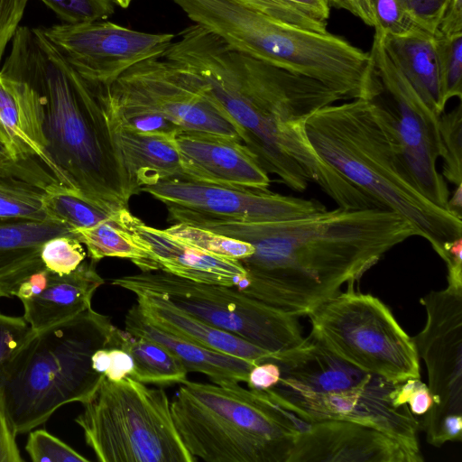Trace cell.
<instances>
[{
  "label": "cell",
  "mask_w": 462,
  "mask_h": 462,
  "mask_svg": "<svg viewBox=\"0 0 462 462\" xmlns=\"http://www.w3.org/2000/svg\"><path fill=\"white\" fill-rule=\"evenodd\" d=\"M162 57L198 77L207 97L268 174L299 192L315 183L337 207H379L319 158L307 137L308 118L344 99L339 94L239 51L196 23L182 29Z\"/></svg>",
  "instance_id": "6da1fadb"
},
{
  "label": "cell",
  "mask_w": 462,
  "mask_h": 462,
  "mask_svg": "<svg viewBox=\"0 0 462 462\" xmlns=\"http://www.w3.org/2000/svg\"><path fill=\"white\" fill-rule=\"evenodd\" d=\"M195 226L251 244L241 263L243 293L298 317L308 316L356 282L390 250L412 236L414 226L382 208H337L288 220H205Z\"/></svg>",
  "instance_id": "7a4b0ae2"
},
{
  "label": "cell",
  "mask_w": 462,
  "mask_h": 462,
  "mask_svg": "<svg viewBox=\"0 0 462 462\" xmlns=\"http://www.w3.org/2000/svg\"><path fill=\"white\" fill-rule=\"evenodd\" d=\"M0 71L39 92L47 151L65 186L110 215L129 209L132 187L113 127L109 85L84 79L41 28L18 27Z\"/></svg>",
  "instance_id": "3957f363"
},
{
  "label": "cell",
  "mask_w": 462,
  "mask_h": 462,
  "mask_svg": "<svg viewBox=\"0 0 462 462\" xmlns=\"http://www.w3.org/2000/svg\"><path fill=\"white\" fill-rule=\"evenodd\" d=\"M316 153L381 208L406 218L446 263L462 237V219L427 199L402 157L393 116L378 98L351 99L315 111L305 125Z\"/></svg>",
  "instance_id": "277c9868"
},
{
  "label": "cell",
  "mask_w": 462,
  "mask_h": 462,
  "mask_svg": "<svg viewBox=\"0 0 462 462\" xmlns=\"http://www.w3.org/2000/svg\"><path fill=\"white\" fill-rule=\"evenodd\" d=\"M115 328L91 308L33 330L0 364V401L15 435L45 423L63 405L89 399L104 378L91 356L109 346Z\"/></svg>",
  "instance_id": "5b68a950"
},
{
  "label": "cell",
  "mask_w": 462,
  "mask_h": 462,
  "mask_svg": "<svg viewBox=\"0 0 462 462\" xmlns=\"http://www.w3.org/2000/svg\"><path fill=\"white\" fill-rule=\"evenodd\" d=\"M172 1L231 47L316 79L344 99L370 100L379 94L369 51L339 36L279 22L238 0Z\"/></svg>",
  "instance_id": "8992f818"
},
{
  "label": "cell",
  "mask_w": 462,
  "mask_h": 462,
  "mask_svg": "<svg viewBox=\"0 0 462 462\" xmlns=\"http://www.w3.org/2000/svg\"><path fill=\"white\" fill-rule=\"evenodd\" d=\"M171 411L185 448L207 462H288L307 423L236 382L186 380Z\"/></svg>",
  "instance_id": "52a82bcc"
},
{
  "label": "cell",
  "mask_w": 462,
  "mask_h": 462,
  "mask_svg": "<svg viewBox=\"0 0 462 462\" xmlns=\"http://www.w3.org/2000/svg\"><path fill=\"white\" fill-rule=\"evenodd\" d=\"M75 422L100 462H193L162 388L104 376Z\"/></svg>",
  "instance_id": "ba28073f"
},
{
  "label": "cell",
  "mask_w": 462,
  "mask_h": 462,
  "mask_svg": "<svg viewBox=\"0 0 462 462\" xmlns=\"http://www.w3.org/2000/svg\"><path fill=\"white\" fill-rule=\"evenodd\" d=\"M339 291L308 315L309 338L343 361L393 383L420 378L414 341L378 298Z\"/></svg>",
  "instance_id": "9c48e42d"
},
{
  "label": "cell",
  "mask_w": 462,
  "mask_h": 462,
  "mask_svg": "<svg viewBox=\"0 0 462 462\" xmlns=\"http://www.w3.org/2000/svg\"><path fill=\"white\" fill-rule=\"evenodd\" d=\"M111 284L137 295L170 302L215 327L236 335L277 356L304 346L296 315L252 298L236 287L196 282L162 270L141 272L111 280Z\"/></svg>",
  "instance_id": "30bf717a"
},
{
  "label": "cell",
  "mask_w": 462,
  "mask_h": 462,
  "mask_svg": "<svg viewBox=\"0 0 462 462\" xmlns=\"http://www.w3.org/2000/svg\"><path fill=\"white\" fill-rule=\"evenodd\" d=\"M420 301L426 323L412 339L433 400L420 425L428 443L440 448L462 440V289L431 291Z\"/></svg>",
  "instance_id": "8fae6325"
},
{
  "label": "cell",
  "mask_w": 462,
  "mask_h": 462,
  "mask_svg": "<svg viewBox=\"0 0 462 462\" xmlns=\"http://www.w3.org/2000/svg\"><path fill=\"white\" fill-rule=\"evenodd\" d=\"M109 92L115 106L155 113L181 131L240 140L235 126L207 97L198 77L163 57L131 67L109 85Z\"/></svg>",
  "instance_id": "7c38bea8"
},
{
  "label": "cell",
  "mask_w": 462,
  "mask_h": 462,
  "mask_svg": "<svg viewBox=\"0 0 462 462\" xmlns=\"http://www.w3.org/2000/svg\"><path fill=\"white\" fill-rule=\"evenodd\" d=\"M369 55L380 90L374 97L381 100L393 116L402 157L410 176L427 199L448 210V188L437 169L440 156L439 116L423 102L391 61L378 28H374Z\"/></svg>",
  "instance_id": "4fadbf2b"
},
{
  "label": "cell",
  "mask_w": 462,
  "mask_h": 462,
  "mask_svg": "<svg viewBox=\"0 0 462 462\" xmlns=\"http://www.w3.org/2000/svg\"><path fill=\"white\" fill-rule=\"evenodd\" d=\"M165 205L169 221L194 225L205 220L239 222L280 221L306 217L327 209L316 199L171 178L143 186Z\"/></svg>",
  "instance_id": "5bb4252c"
},
{
  "label": "cell",
  "mask_w": 462,
  "mask_h": 462,
  "mask_svg": "<svg viewBox=\"0 0 462 462\" xmlns=\"http://www.w3.org/2000/svg\"><path fill=\"white\" fill-rule=\"evenodd\" d=\"M62 57L87 80L110 85L135 64L163 56L172 33H149L98 20L41 28Z\"/></svg>",
  "instance_id": "9a60e30c"
},
{
  "label": "cell",
  "mask_w": 462,
  "mask_h": 462,
  "mask_svg": "<svg viewBox=\"0 0 462 462\" xmlns=\"http://www.w3.org/2000/svg\"><path fill=\"white\" fill-rule=\"evenodd\" d=\"M398 383L377 377L367 385L347 391L316 394L266 395L304 422L349 420L376 428L410 448L420 450V421L408 405L395 406L393 393Z\"/></svg>",
  "instance_id": "2e32d148"
},
{
  "label": "cell",
  "mask_w": 462,
  "mask_h": 462,
  "mask_svg": "<svg viewBox=\"0 0 462 462\" xmlns=\"http://www.w3.org/2000/svg\"><path fill=\"white\" fill-rule=\"evenodd\" d=\"M415 450L382 430L349 420L306 423L288 462H422Z\"/></svg>",
  "instance_id": "e0dca14e"
},
{
  "label": "cell",
  "mask_w": 462,
  "mask_h": 462,
  "mask_svg": "<svg viewBox=\"0 0 462 462\" xmlns=\"http://www.w3.org/2000/svg\"><path fill=\"white\" fill-rule=\"evenodd\" d=\"M182 175L194 181L268 190L270 178L241 142L215 134L182 130L175 136Z\"/></svg>",
  "instance_id": "ac0fdd59"
},
{
  "label": "cell",
  "mask_w": 462,
  "mask_h": 462,
  "mask_svg": "<svg viewBox=\"0 0 462 462\" xmlns=\"http://www.w3.org/2000/svg\"><path fill=\"white\" fill-rule=\"evenodd\" d=\"M0 128L20 162L43 168L58 184L67 189L47 151L44 109L39 92L26 80L2 71Z\"/></svg>",
  "instance_id": "d6986e66"
},
{
  "label": "cell",
  "mask_w": 462,
  "mask_h": 462,
  "mask_svg": "<svg viewBox=\"0 0 462 462\" xmlns=\"http://www.w3.org/2000/svg\"><path fill=\"white\" fill-rule=\"evenodd\" d=\"M123 224L151 249L160 270L196 282L236 287L247 272L240 261L209 254L143 223L129 209L120 212Z\"/></svg>",
  "instance_id": "ffe728a7"
},
{
  "label": "cell",
  "mask_w": 462,
  "mask_h": 462,
  "mask_svg": "<svg viewBox=\"0 0 462 462\" xmlns=\"http://www.w3.org/2000/svg\"><path fill=\"white\" fill-rule=\"evenodd\" d=\"M96 262L84 260L69 274L51 271L39 289L22 300L23 318L36 331L71 319L91 309L96 291L105 282L97 272Z\"/></svg>",
  "instance_id": "44dd1931"
},
{
  "label": "cell",
  "mask_w": 462,
  "mask_h": 462,
  "mask_svg": "<svg viewBox=\"0 0 462 462\" xmlns=\"http://www.w3.org/2000/svg\"><path fill=\"white\" fill-rule=\"evenodd\" d=\"M136 304L150 323L192 343L256 364L277 361L274 354L189 314L158 297L137 295Z\"/></svg>",
  "instance_id": "7402d4cb"
},
{
  "label": "cell",
  "mask_w": 462,
  "mask_h": 462,
  "mask_svg": "<svg viewBox=\"0 0 462 462\" xmlns=\"http://www.w3.org/2000/svg\"><path fill=\"white\" fill-rule=\"evenodd\" d=\"M113 127L129 181L137 194L143 186L182 175L175 137L138 132L114 114Z\"/></svg>",
  "instance_id": "603a6c76"
},
{
  "label": "cell",
  "mask_w": 462,
  "mask_h": 462,
  "mask_svg": "<svg viewBox=\"0 0 462 462\" xmlns=\"http://www.w3.org/2000/svg\"><path fill=\"white\" fill-rule=\"evenodd\" d=\"M125 330L130 334L155 340L171 350L188 372L207 375L212 383L247 382L250 370L256 363L212 350L162 330L150 323L137 304L132 306L125 319Z\"/></svg>",
  "instance_id": "cb8c5ba5"
},
{
  "label": "cell",
  "mask_w": 462,
  "mask_h": 462,
  "mask_svg": "<svg viewBox=\"0 0 462 462\" xmlns=\"http://www.w3.org/2000/svg\"><path fill=\"white\" fill-rule=\"evenodd\" d=\"M382 42L393 65L423 102L440 116L447 103L442 93L434 35L418 27L403 35L382 32Z\"/></svg>",
  "instance_id": "d4e9b609"
},
{
  "label": "cell",
  "mask_w": 462,
  "mask_h": 462,
  "mask_svg": "<svg viewBox=\"0 0 462 462\" xmlns=\"http://www.w3.org/2000/svg\"><path fill=\"white\" fill-rule=\"evenodd\" d=\"M71 232L86 246L89 259L96 263L106 257H117L130 260L143 272L160 270L149 246L123 224L120 213Z\"/></svg>",
  "instance_id": "484cf974"
},
{
  "label": "cell",
  "mask_w": 462,
  "mask_h": 462,
  "mask_svg": "<svg viewBox=\"0 0 462 462\" xmlns=\"http://www.w3.org/2000/svg\"><path fill=\"white\" fill-rule=\"evenodd\" d=\"M116 346L132 357L129 377L145 384L170 385L187 380L188 370L181 361L161 343L118 329Z\"/></svg>",
  "instance_id": "4316f807"
},
{
  "label": "cell",
  "mask_w": 462,
  "mask_h": 462,
  "mask_svg": "<svg viewBox=\"0 0 462 462\" xmlns=\"http://www.w3.org/2000/svg\"><path fill=\"white\" fill-rule=\"evenodd\" d=\"M43 204L49 219L61 222L71 230L89 227L116 216L103 211L59 184L45 189Z\"/></svg>",
  "instance_id": "83f0119b"
},
{
  "label": "cell",
  "mask_w": 462,
  "mask_h": 462,
  "mask_svg": "<svg viewBox=\"0 0 462 462\" xmlns=\"http://www.w3.org/2000/svg\"><path fill=\"white\" fill-rule=\"evenodd\" d=\"M60 236H73L71 228L49 218H0V252L41 247L47 240Z\"/></svg>",
  "instance_id": "f1b7e54d"
},
{
  "label": "cell",
  "mask_w": 462,
  "mask_h": 462,
  "mask_svg": "<svg viewBox=\"0 0 462 462\" xmlns=\"http://www.w3.org/2000/svg\"><path fill=\"white\" fill-rule=\"evenodd\" d=\"M44 195L39 186L0 174V218L48 219Z\"/></svg>",
  "instance_id": "f546056e"
},
{
  "label": "cell",
  "mask_w": 462,
  "mask_h": 462,
  "mask_svg": "<svg viewBox=\"0 0 462 462\" xmlns=\"http://www.w3.org/2000/svg\"><path fill=\"white\" fill-rule=\"evenodd\" d=\"M165 230L187 244L228 259L241 261L254 252L247 242L185 223H174Z\"/></svg>",
  "instance_id": "4dcf8cb0"
},
{
  "label": "cell",
  "mask_w": 462,
  "mask_h": 462,
  "mask_svg": "<svg viewBox=\"0 0 462 462\" xmlns=\"http://www.w3.org/2000/svg\"><path fill=\"white\" fill-rule=\"evenodd\" d=\"M442 173L451 184H462V104L439 116Z\"/></svg>",
  "instance_id": "1f68e13d"
},
{
  "label": "cell",
  "mask_w": 462,
  "mask_h": 462,
  "mask_svg": "<svg viewBox=\"0 0 462 462\" xmlns=\"http://www.w3.org/2000/svg\"><path fill=\"white\" fill-rule=\"evenodd\" d=\"M442 93L447 103L462 99V32L450 36L434 34Z\"/></svg>",
  "instance_id": "d6a6232c"
},
{
  "label": "cell",
  "mask_w": 462,
  "mask_h": 462,
  "mask_svg": "<svg viewBox=\"0 0 462 462\" xmlns=\"http://www.w3.org/2000/svg\"><path fill=\"white\" fill-rule=\"evenodd\" d=\"M41 247L0 252V298L14 297L23 282L45 268Z\"/></svg>",
  "instance_id": "836d02e7"
},
{
  "label": "cell",
  "mask_w": 462,
  "mask_h": 462,
  "mask_svg": "<svg viewBox=\"0 0 462 462\" xmlns=\"http://www.w3.org/2000/svg\"><path fill=\"white\" fill-rule=\"evenodd\" d=\"M281 13L285 23L326 33L329 9L325 0H269Z\"/></svg>",
  "instance_id": "e575fe53"
},
{
  "label": "cell",
  "mask_w": 462,
  "mask_h": 462,
  "mask_svg": "<svg viewBox=\"0 0 462 462\" xmlns=\"http://www.w3.org/2000/svg\"><path fill=\"white\" fill-rule=\"evenodd\" d=\"M41 258L46 269L64 275L78 268L86 259V252L74 236H60L42 244Z\"/></svg>",
  "instance_id": "d590c367"
},
{
  "label": "cell",
  "mask_w": 462,
  "mask_h": 462,
  "mask_svg": "<svg viewBox=\"0 0 462 462\" xmlns=\"http://www.w3.org/2000/svg\"><path fill=\"white\" fill-rule=\"evenodd\" d=\"M25 450L33 462H88L89 459L43 429L31 430Z\"/></svg>",
  "instance_id": "8d00e7d4"
},
{
  "label": "cell",
  "mask_w": 462,
  "mask_h": 462,
  "mask_svg": "<svg viewBox=\"0 0 462 462\" xmlns=\"http://www.w3.org/2000/svg\"><path fill=\"white\" fill-rule=\"evenodd\" d=\"M65 23L106 20L115 13L113 0H41Z\"/></svg>",
  "instance_id": "74e56055"
},
{
  "label": "cell",
  "mask_w": 462,
  "mask_h": 462,
  "mask_svg": "<svg viewBox=\"0 0 462 462\" xmlns=\"http://www.w3.org/2000/svg\"><path fill=\"white\" fill-rule=\"evenodd\" d=\"M374 27L384 34L403 35L418 28L400 0H373Z\"/></svg>",
  "instance_id": "f35d334b"
},
{
  "label": "cell",
  "mask_w": 462,
  "mask_h": 462,
  "mask_svg": "<svg viewBox=\"0 0 462 462\" xmlns=\"http://www.w3.org/2000/svg\"><path fill=\"white\" fill-rule=\"evenodd\" d=\"M395 406L408 405L413 415H424L431 407L433 400L428 385L420 378H410L397 384L393 393Z\"/></svg>",
  "instance_id": "ab89813d"
},
{
  "label": "cell",
  "mask_w": 462,
  "mask_h": 462,
  "mask_svg": "<svg viewBox=\"0 0 462 462\" xmlns=\"http://www.w3.org/2000/svg\"><path fill=\"white\" fill-rule=\"evenodd\" d=\"M23 317L0 313V364L32 333Z\"/></svg>",
  "instance_id": "60d3db41"
},
{
  "label": "cell",
  "mask_w": 462,
  "mask_h": 462,
  "mask_svg": "<svg viewBox=\"0 0 462 462\" xmlns=\"http://www.w3.org/2000/svg\"><path fill=\"white\" fill-rule=\"evenodd\" d=\"M420 28L435 34L448 0H400Z\"/></svg>",
  "instance_id": "b9f144b4"
},
{
  "label": "cell",
  "mask_w": 462,
  "mask_h": 462,
  "mask_svg": "<svg viewBox=\"0 0 462 462\" xmlns=\"http://www.w3.org/2000/svg\"><path fill=\"white\" fill-rule=\"evenodd\" d=\"M29 0H0V62L13 39Z\"/></svg>",
  "instance_id": "7bdbcfd3"
},
{
  "label": "cell",
  "mask_w": 462,
  "mask_h": 462,
  "mask_svg": "<svg viewBox=\"0 0 462 462\" xmlns=\"http://www.w3.org/2000/svg\"><path fill=\"white\" fill-rule=\"evenodd\" d=\"M281 374V367L277 363L266 361L250 370L246 383L250 389L265 391L278 383Z\"/></svg>",
  "instance_id": "ee69618b"
},
{
  "label": "cell",
  "mask_w": 462,
  "mask_h": 462,
  "mask_svg": "<svg viewBox=\"0 0 462 462\" xmlns=\"http://www.w3.org/2000/svg\"><path fill=\"white\" fill-rule=\"evenodd\" d=\"M14 434L0 401V462H22Z\"/></svg>",
  "instance_id": "f6af8a7d"
},
{
  "label": "cell",
  "mask_w": 462,
  "mask_h": 462,
  "mask_svg": "<svg viewBox=\"0 0 462 462\" xmlns=\"http://www.w3.org/2000/svg\"><path fill=\"white\" fill-rule=\"evenodd\" d=\"M108 366L104 375L110 381H120L129 376L134 369L131 356L124 349L109 346Z\"/></svg>",
  "instance_id": "bcb514c9"
},
{
  "label": "cell",
  "mask_w": 462,
  "mask_h": 462,
  "mask_svg": "<svg viewBox=\"0 0 462 462\" xmlns=\"http://www.w3.org/2000/svg\"><path fill=\"white\" fill-rule=\"evenodd\" d=\"M462 32V0H448L435 34L450 36Z\"/></svg>",
  "instance_id": "7dc6e473"
},
{
  "label": "cell",
  "mask_w": 462,
  "mask_h": 462,
  "mask_svg": "<svg viewBox=\"0 0 462 462\" xmlns=\"http://www.w3.org/2000/svg\"><path fill=\"white\" fill-rule=\"evenodd\" d=\"M329 7L344 9L361 19L365 24L374 27L373 0H325Z\"/></svg>",
  "instance_id": "c3c4849f"
},
{
  "label": "cell",
  "mask_w": 462,
  "mask_h": 462,
  "mask_svg": "<svg viewBox=\"0 0 462 462\" xmlns=\"http://www.w3.org/2000/svg\"><path fill=\"white\" fill-rule=\"evenodd\" d=\"M0 162L6 165H15V166H31V164L20 162L17 160L15 152L14 151L13 146L11 145L9 140L4 134L3 130L0 128Z\"/></svg>",
  "instance_id": "681fc988"
},
{
  "label": "cell",
  "mask_w": 462,
  "mask_h": 462,
  "mask_svg": "<svg viewBox=\"0 0 462 462\" xmlns=\"http://www.w3.org/2000/svg\"><path fill=\"white\" fill-rule=\"evenodd\" d=\"M244 5L274 19L284 23L279 10L269 0H238Z\"/></svg>",
  "instance_id": "f907efd6"
},
{
  "label": "cell",
  "mask_w": 462,
  "mask_h": 462,
  "mask_svg": "<svg viewBox=\"0 0 462 462\" xmlns=\"http://www.w3.org/2000/svg\"><path fill=\"white\" fill-rule=\"evenodd\" d=\"M0 174L13 176L30 183H33L35 180V174L29 166L6 165L0 162Z\"/></svg>",
  "instance_id": "816d5d0a"
},
{
  "label": "cell",
  "mask_w": 462,
  "mask_h": 462,
  "mask_svg": "<svg viewBox=\"0 0 462 462\" xmlns=\"http://www.w3.org/2000/svg\"><path fill=\"white\" fill-rule=\"evenodd\" d=\"M448 210L462 219V184L456 186L452 196H449Z\"/></svg>",
  "instance_id": "f5cc1de1"
},
{
  "label": "cell",
  "mask_w": 462,
  "mask_h": 462,
  "mask_svg": "<svg viewBox=\"0 0 462 462\" xmlns=\"http://www.w3.org/2000/svg\"><path fill=\"white\" fill-rule=\"evenodd\" d=\"M132 1L133 0H113V2L116 5L122 7V8H127L130 5Z\"/></svg>",
  "instance_id": "db71d44e"
}]
</instances>
